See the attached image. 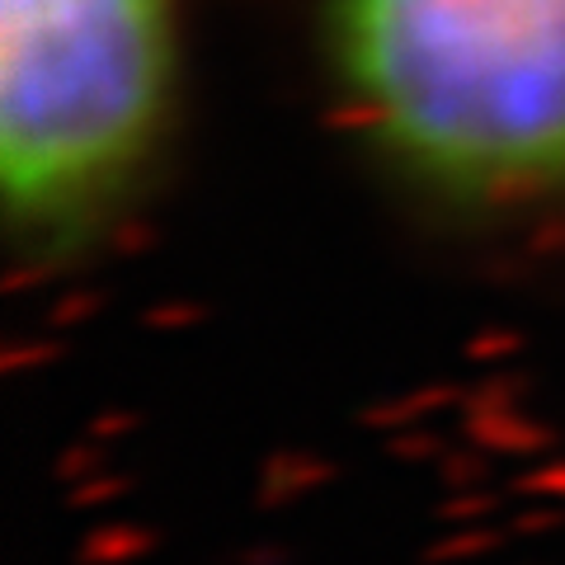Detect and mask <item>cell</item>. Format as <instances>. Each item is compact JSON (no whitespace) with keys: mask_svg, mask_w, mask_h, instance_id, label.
<instances>
[{"mask_svg":"<svg viewBox=\"0 0 565 565\" xmlns=\"http://www.w3.org/2000/svg\"><path fill=\"white\" fill-rule=\"evenodd\" d=\"M174 95V0H0V184L39 255L104 232Z\"/></svg>","mask_w":565,"mask_h":565,"instance_id":"7a4b0ae2","label":"cell"},{"mask_svg":"<svg viewBox=\"0 0 565 565\" xmlns=\"http://www.w3.org/2000/svg\"><path fill=\"white\" fill-rule=\"evenodd\" d=\"M353 118L457 207L565 199V0H326Z\"/></svg>","mask_w":565,"mask_h":565,"instance_id":"6da1fadb","label":"cell"}]
</instances>
